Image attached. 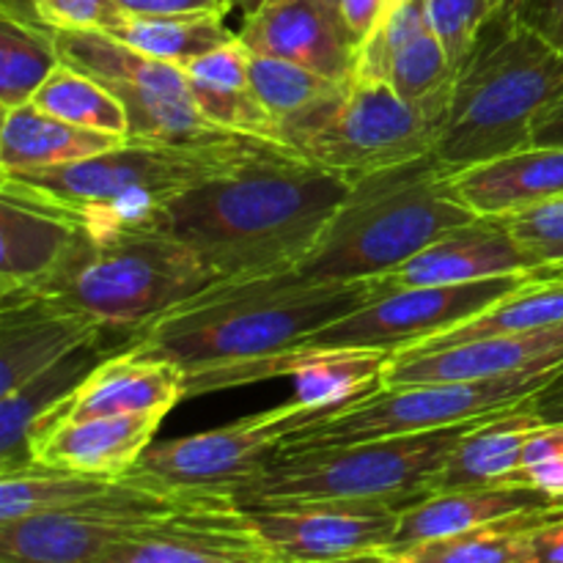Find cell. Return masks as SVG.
Wrapping results in <instances>:
<instances>
[{"instance_id": "cell-31", "label": "cell", "mask_w": 563, "mask_h": 563, "mask_svg": "<svg viewBox=\"0 0 563 563\" xmlns=\"http://www.w3.org/2000/svg\"><path fill=\"white\" fill-rule=\"evenodd\" d=\"M561 511L563 506L531 511V515L489 522V526L454 533V537L388 548L379 553V559L383 563H528L533 531Z\"/></svg>"}, {"instance_id": "cell-19", "label": "cell", "mask_w": 563, "mask_h": 563, "mask_svg": "<svg viewBox=\"0 0 563 563\" xmlns=\"http://www.w3.org/2000/svg\"><path fill=\"white\" fill-rule=\"evenodd\" d=\"M236 36L253 55L289 60L330 80L352 77L355 44L330 0H264Z\"/></svg>"}, {"instance_id": "cell-42", "label": "cell", "mask_w": 563, "mask_h": 563, "mask_svg": "<svg viewBox=\"0 0 563 563\" xmlns=\"http://www.w3.org/2000/svg\"><path fill=\"white\" fill-rule=\"evenodd\" d=\"M124 14L174 16V14H209L225 16L234 9V0H115Z\"/></svg>"}, {"instance_id": "cell-11", "label": "cell", "mask_w": 563, "mask_h": 563, "mask_svg": "<svg viewBox=\"0 0 563 563\" xmlns=\"http://www.w3.org/2000/svg\"><path fill=\"white\" fill-rule=\"evenodd\" d=\"M60 64L102 82L130 119V141L207 143L231 135L198 113L181 66L148 58L104 31H53Z\"/></svg>"}, {"instance_id": "cell-34", "label": "cell", "mask_w": 563, "mask_h": 563, "mask_svg": "<svg viewBox=\"0 0 563 563\" xmlns=\"http://www.w3.org/2000/svg\"><path fill=\"white\" fill-rule=\"evenodd\" d=\"M113 482L115 478L55 471V467L42 465L0 473V522L75 509L108 493Z\"/></svg>"}, {"instance_id": "cell-46", "label": "cell", "mask_w": 563, "mask_h": 563, "mask_svg": "<svg viewBox=\"0 0 563 563\" xmlns=\"http://www.w3.org/2000/svg\"><path fill=\"white\" fill-rule=\"evenodd\" d=\"M533 146H563V99L544 110L533 124Z\"/></svg>"}, {"instance_id": "cell-30", "label": "cell", "mask_w": 563, "mask_h": 563, "mask_svg": "<svg viewBox=\"0 0 563 563\" xmlns=\"http://www.w3.org/2000/svg\"><path fill=\"white\" fill-rule=\"evenodd\" d=\"M75 225L33 203L0 196V295L25 289L58 264Z\"/></svg>"}, {"instance_id": "cell-49", "label": "cell", "mask_w": 563, "mask_h": 563, "mask_svg": "<svg viewBox=\"0 0 563 563\" xmlns=\"http://www.w3.org/2000/svg\"><path fill=\"white\" fill-rule=\"evenodd\" d=\"M264 0H234V9H240L242 14H253V11L258 9V5H262Z\"/></svg>"}, {"instance_id": "cell-5", "label": "cell", "mask_w": 563, "mask_h": 563, "mask_svg": "<svg viewBox=\"0 0 563 563\" xmlns=\"http://www.w3.org/2000/svg\"><path fill=\"white\" fill-rule=\"evenodd\" d=\"M476 220L432 154L350 185L300 273L317 280L385 278L449 231Z\"/></svg>"}, {"instance_id": "cell-50", "label": "cell", "mask_w": 563, "mask_h": 563, "mask_svg": "<svg viewBox=\"0 0 563 563\" xmlns=\"http://www.w3.org/2000/svg\"><path fill=\"white\" fill-rule=\"evenodd\" d=\"M330 563H383V559H379V553H368V555H355V559H341Z\"/></svg>"}, {"instance_id": "cell-43", "label": "cell", "mask_w": 563, "mask_h": 563, "mask_svg": "<svg viewBox=\"0 0 563 563\" xmlns=\"http://www.w3.org/2000/svg\"><path fill=\"white\" fill-rule=\"evenodd\" d=\"M515 16L563 53V0H522Z\"/></svg>"}, {"instance_id": "cell-2", "label": "cell", "mask_w": 563, "mask_h": 563, "mask_svg": "<svg viewBox=\"0 0 563 563\" xmlns=\"http://www.w3.org/2000/svg\"><path fill=\"white\" fill-rule=\"evenodd\" d=\"M383 291L379 278L317 280L300 269L218 280L154 319L130 346L185 374L236 366L306 344Z\"/></svg>"}, {"instance_id": "cell-45", "label": "cell", "mask_w": 563, "mask_h": 563, "mask_svg": "<svg viewBox=\"0 0 563 563\" xmlns=\"http://www.w3.org/2000/svg\"><path fill=\"white\" fill-rule=\"evenodd\" d=\"M528 563H563V511L533 531Z\"/></svg>"}, {"instance_id": "cell-7", "label": "cell", "mask_w": 563, "mask_h": 563, "mask_svg": "<svg viewBox=\"0 0 563 563\" xmlns=\"http://www.w3.org/2000/svg\"><path fill=\"white\" fill-rule=\"evenodd\" d=\"M500 416V412H495ZM478 416L454 427L399 438L363 440L328 449L278 451L251 484L236 493L242 509L311 500H350V504L412 506L427 498L434 473L451 451L478 423Z\"/></svg>"}, {"instance_id": "cell-3", "label": "cell", "mask_w": 563, "mask_h": 563, "mask_svg": "<svg viewBox=\"0 0 563 563\" xmlns=\"http://www.w3.org/2000/svg\"><path fill=\"white\" fill-rule=\"evenodd\" d=\"M267 146L273 141L251 135L207 143L126 141L97 157L3 176L0 196L47 209L93 240H104L152 231L181 192L240 168Z\"/></svg>"}, {"instance_id": "cell-24", "label": "cell", "mask_w": 563, "mask_h": 563, "mask_svg": "<svg viewBox=\"0 0 563 563\" xmlns=\"http://www.w3.org/2000/svg\"><path fill=\"white\" fill-rule=\"evenodd\" d=\"M559 506H563L559 495H548L528 484H495V487L432 493L401 511L394 548L454 537V533L473 531V528L489 526V522L531 515V511L559 509Z\"/></svg>"}, {"instance_id": "cell-4", "label": "cell", "mask_w": 563, "mask_h": 563, "mask_svg": "<svg viewBox=\"0 0 563 563\" xmlns=\"http://www.w3.org/2000/svg\"><path fill=\"white\" fill-rule=\"evenodd\" d=\"M563 99V53L515 14H495L456 69L432 148L445 174L533 146V124Z\"/></svg>"}, {"instance_id": "cell-18", "label": "cell", "mask_w": 563, "mask_h": 563, "mask_svg": "<svg viewBox=\"0 0 563 563\" xmlns=\"http://www.w3.org/2000/svg\"><path fill=\"white\" fill-rule=\"evenodd\" d=\"M563 368V322L531 333L493 335L456 346H410L390 355L385 388L418 383H460L520 372Z\"/></svg>"}, {"instance_id": "cell-25", "label": "cell", "mask_w": 563, "mask_h": 563, "mask_svg": "<svg viewBox=\"0 0 563 563\" xmlns=\"http://www.w3.org/2000/svg\"><path fill=\"white\" fill-rule=\"evenodd\" d=\"M198 113L220 132L278 143L275 124L251 80V49L231 38L223 47L181 66ZM280 146V143H278Z\"/></svg>"}, {"instance_id": "cell-32", "label": "cell", "mask_w": 563, "mask_h": 563, "mask_svg": "<svg viewBox=\"0 0 563 563\" xmlns=\"http://www.w3.org/2000/svg\"><path fill=\"white\" fill-rule=\"evenodd\" d=\"M113 38L124 42L126 47L148 55V58L165 60L174 66H187L190 60L223 47L234 33L225 27L223 16L209 14H174V16H141L121 14L110 27Z\"/></svg>"}, {"instance_id": "cell-6", "label": "cell", "mask_w": 563, "mask_h": 563, "mask_svg": "<svg viewBox=\"0 0 563 563\" xmlns=\"http://www.w3.org/2000/svg\"><path fill=\"white\" fill-rule=\"evenodd\" d=\"M218 280V275L174 236L130 231L93 240L77 229L47 275L5 295L38 297L69 308L102 324L110 335L124 333L132 341L154 319Z\"/></svg>"}, {"instance_id": "cell-44", "label": "cell", "mask_w": 563, "mask_h": 563, "mask_svg": "<svg viewBox=\"0 0 563 563\" xmlns=\"http://www.w3.org/2000/svg\"><path fill=\"white\" fill-rule=\"evenodd\" d=\"M385 9V0H339L341 20H344L346 33H350L355 49L368 38V33L377 25L379 14Z\"/></svg>"}, {"instance_id": "cell-52", "label": "cell", "mask_w": 563, "mask_h": 563, "mask_svg": "<svg viewBox=\"0 0 563 563\" xmlns=\"http://www.w3.org/2000/svg\"><path fill=\"white\" fill-rule=\"evenodd\" d=\"M273 563H302V561H273Z\"/></svg>"}, {"instance_id": "cell-20", "label": "cell", "mask_w": 563, "mask_h": 563, "mask_svg": "<svg viewBox=\"0 0 563 563\" xmlns=\"http://www.w3.org/2000/svg\"><path fill=\"white\" fill-rule=\"evenodd\" d=\"M108 335L102 324L69 308L25 295L0 297V396Z\"/></svg>"}, {"instance_id": "cell-53", "label": "cell", "mask_w": 563, "mask_h": 563, "mask_svg": "<svg viewBox=\"0 0 563 563\" xmlns=\"http://www.w3.org/2000/svg\"><path fill=\"white\" fill-rule=\"evenodd\" d=\"M330 3H333V5H339V0H330Z\"/></svg>"}, {"instance_id": "cell-13", "label": "cell", "mask_w": 563, "mask_h": 563, "mask_svg": "<svg viewBox=\"0 0 563 563\" xmlns=\"http://www.w3.org/2000/svg\"><path fill=\"white\" fill-rule=\"evenodd\" d=\"M528 280H531V273L473 280V284L410 286V289L383 291L372 302L352 311L350 317L319 330L306 344L366 346V350L388 352L410 350L478 317L506 295L526 286Z\"/></svg>"}, {"instance_id": "cell-21", "label": "cell", "mask_w": 563, "mask_h": 563, "mask_svg": "<svg viewBox=\"0 0 563 563\" xmlns=\"http://www.w3.org/2000/svg\"><path fill=\"white\" fill-rule=\"evenodd\" d=\"M537 269L533 258L511 231L506 218H476L460 229L449 231L421 253L385 275L383 286L410 289V286L473 284V280L528 275Z\"/></svg>"}, {"instance_id": "cell-12", "label": "cell", "mask_w": 563, "mask_h": 563, "mask_svg": "<svg viewBox=\"0 0 563 563\" xmlns=\"http://www.w3.org/2000/svg\"><path fill=\"white\" fill-rule=\"evenodd\" d=\"M438 119L412 108L383 77H350L344 102L302 143L300 157L355 181L432 154Z\"/></svg>"}, {"instance_id": "cell-51", "label": "cell", "mask_w": 563, "mask_h": 563, "mask_svg": "<svg viewBox=\"0 0 563 563\" xmlns=\"http://www.w3.org/2000/svg\"><path fill=\"white\" fill-rule=\"evenodd\" d=\"M495 3H498L500 14H517V9H520L522 0H495Z\"/></svg>"}, {"instance_id": "cell-29", "label": "cell", "mask_w": 563, "mask_h": 563, "mask_svg": "<svg viewBox=\"0 0 563 563\" xmlns=\"http://www.w3.org/2000/svg\"><path fill=\"white\" fill-rule=\"evenodd\" d=\"M108 355H113L108 341L86 344L22 388L0 396V473L33 465L31 432L38 418L60 405Z\"/></svg>"}, {"instance_id": "cell-15", "label": "cell", "mask_w": 563, "mask_h": 563, "mask_svg": "<svg viewBox=\"0 0 563 563\" xmlns=\"http://www.w3.org/2000/svg\"><path fill=\"white\" fill-rule=\"evenodd\" d=\"M245 511L280 561L330 563L394 548L405 506L311 500Z\"/></svg>"}, {"instance_id": "cell-9", "label": "cell", "mask_w": 563, "mask_h": 563, "mask_svg": "<svg viewBox=\"0 0 563 563\" xmlns=\"http://www.w3.org/2000/svg\"><path fill=\"white\" fill-rule=\"evenodd\" d=\"M220 498L225 495L176 493L121 476L108 493L75 509L0 522V563H102L143 528Z\"/></svg>"}, {"instance_id": "cell-41", "label": "cell", "mask_w": 563, "mask_h": 563, "mask_svg": "<svg viewBox=\"0 0 563 563\" xmlns=\"http://www.w3.org/2000/svg\"><path fill=\"white\" fill-rule=\"evenodd\" d=\"M517 484L563 498V421H544L528 438Z\"/></svg>"}, {"instance_id": "cell-1", "label": "cell", "mask_w": 563, "mask_h": 563, "mask_svg": "<svg viewBox=\"0 0 563 563\" xmlns=\"http://www.w3.org/2000/svg\"><path fill=\"white\" fill-rule=\"evenodd\" d=\"M350 192L344 176L289 148H264L181 192L152 231L190 247L220 280L300 269Z\"/></svg>"}, {"instance_id": "cell-38", "label": "cell", "mask_w": 563, "mask_h": 563, "mask_svg": "<svg viewBox=\"0 0 563 563\" xmlns=\"http://www.w3.org/2000/svg\"><path fill=\"white\" fill-rule=\"evenodd\" d=\"M124 11L115 0H0V16L38 31H110Z\"/></svg>"}, {"instance_id": "cell-10", "label": "cell", "mask_w": 563, "mask_h": 563, "mask_svg": "<svg viewBox=\"0 0 563 563\" xmlns=\"http://www.w3.org/2000/svg\"><path fill=\"white\" fill-rule=\"evenodd\" d=\"M330 412L291 399L267 412L236 418L212 432L152 443L126 476L176 493L234 498L273 462L286 438Z\"/></svg>"}, {"instance_id": "cell-37", "label": "cell", "mask_w": 563, "mask_h": 563, "mask_svg": "<svg viewBox=\"0 0 563 563\" xmlns=\"http://www.w3.org/2000/svg\"><path fill=\"white\" fill-rule=\"evenodd\" d=\"M432 31L429 16V0H385L377 25L368 33L366 42L355 49V66L352 75L357 77H383L388 80V64L405 44L418 38L421 33Z\"/></svg>"}, {"instance_id": "cell-8", "label": "cell", "mask_w": 563, "mask_h": 563, "mask_svg": "<svg viewBox=\"0 0 563 563\" xmlns=\"http://www.w3.org/2000/svg\"><path fill=\"white\" fill-rule=\"evenodd\" d=\"M563 368L520 372L489 379H460V383H418L383 388L311 427L300 429L278 451L328 449L363 440L399 438V434L429 432L454 427L478 416H495L522 405Z\"/></svg>"}, {"instance_id": "cell-26", "label": "cell", "mask_w": 563, "mask_h": 563, "mask_svg": "<svg viewBox=\"0 0 563 563\" xmlns=\"http://www.w3.org/2000/svg\"><path fill=\"white\" fill-rule=\"evenodd\" d=\"M531 399L471 429L456 443L443 467L434 473L429 495L449 493V489L517 484L522 449H526L528 438L544 423V418L531 407Z\"/></svg>"}, {"instance_id": "cell-22", "label": "cell", "mask_w": 563, "mask_h": 563, "mask_svg": "<svg viewBox=\"0 0 563 563\" xmlns=\"http://www.w3.org/2000/svg\"><path fill=\"white\" fill-rule=\"evenodd\" d=\"M159 423H163V416H154V412L47 423V427L33 429L31 434L33 465L86 473V476L121 478L154 443Z\"/></svg>"}, {"instance_id": "cell-27", "label": "cell", "mask_w": 563, "mask_h": 563, "mask_svg": "<svg viewBox=\"0 0 563 563\" xmlns=\"http://www.w3.org/2000/svg\"><path fill=\"white\" fill-rule=\"evenodd\" d=\"M251 80L275 124L278 143L300 154L302 143L335 113L350 80H330L289 60L251 53Z\"/></svg>"}, {"instance_id": "cell-48", "label": "cell", "mask_w": 563, "mask_h": 563, "mask_svg": "<svg viewBox=\"0 0 563 563\" xmlns=\"http://www.w3.org/2000/svg\"><path fill=\"white\" fill-rule=\"evenodd\" d=\"M533 275H539V278H563V262L561 264H550V267L533 269Z\"/></svg>"}, {"instance_id": "cell-14", "label": "cell", "mask_w": 563, "mask_h": 563, "mask_svg": "<svg viewBox=\"0 0 563 563\" xmlns=\"http://www.w3.org/2000/svg\"><path fill=\"white\" fill-rule=\"evenodd\" d=\"M390 355L394 352L366 350V346L300 344L295 350L275 352L269 357H256L236 366L187 374V396L291 377L295 399L333 416L385 388V368Z\"/></svg>"}, {"instance_id": "cell-39", "label": "cell", "mask_w": 563, "mask_h": 563, "mask_svg": "<svg viewBox=\"0 0 563 563\" xmlns=\"http://www.w3.org/2000/svg\"><path fill=\"white\" fill-rule=\"evenodd\" d=\"M495 14H500L495 0H429L432 27L456 69L476 47L478 36Z\"/></svg>"}, {"instance_id": "cell-17", "label": "cell", "mask_w": 563, "mask_h": 563, "mask_svg": "<svg viewBox=\"0 0 563 563\" xmlns=\"http://www.w3.org/2000/svg\"><path fill=\"white\" fill-rule=\"evenodd\" d=\"M181 399H187V374L179 363L124 346L115 355L104 357L60 405L44 412L33 429L60 421L143 412L165 418Z\"/></svg>"}, {"instance_id": "cell-33", "label": "cell", "mask_w": 563, "mask_h": 563, "mask_svg": "<svg viewBox=\"0 0 563 563\" xmlns=\"http://www.w3.org/2000/svg\"><path fill=\"white\" fill-rule=\"evenodd\" d=\"M559 322H563V278H539L531 273V280L526 286L506 295L487 311L416 346H429V350L456 346L467 344V341L493 339V335L531 333V330H542Z\"/></svg>"}, {"instance_id": "cell-47", "label": "cell", "mask_w": 563, "mask_h": 563, "mask_svg": "<svg viewBox=\"0 0 563 563\" xmlns=\"http://www.w3.org/2000/svg\"><path fill=\"white\" fill-rule=\"evenodd\" d=\"M531 407L544 421H563V372L533 396Z\"/></svg>"}, {"instance_id": "cell-36", "label": "cell", "mask_w": 563, "mask_h": 563, "mask_svg": "<svg viewBox=\"0 0 563 563\" xmlns=\"http://www.w3.org/2000/svg\"><path fill=\"white\" fill-rule=\"evenodd\" d=\"M38 110L86 130L108 132L130 141V119L119 99L93 77L60 64L33 97Z\"/></svg>"}, {"instance_id": "cell-23", "label": "cell", "mask_w": 563, "mask_h": 563, "mask_svg": "<svg viewBox=\"0 0 563 563\" xmlns=\"http://www.w3.org/2000/svg\"><path fill=\"white\" fill-rule=\"evenodd\" d=\"M476 218H511L563 198V146H526L451 174Z\"/></svg>"}, {"instance_id": "cell-40", "label": "cell", "mask_w": 563, "mask_h": 563, "mask_svg": "<svg viewBox=\"0 0 563 563\" xmlns=\"http://www.w3.org/2000/svg\"><path fill=\"white\" fill-rule=\"evenodd\" d=\"M506 220L537 269L563 262V198L539 203Z\"/></svg>"}, {"instance_id": "cell-16", "label": "cell", "mask_w": 563, "mask_h": 563, "mask_svg": "<svg viewBox=\"0 0 563 563\" xmlns=\"http://www.w3.org/2000/svg\"><path fill=\"white\" fill-rule=\"evenodd\" d=\"M280 561L234 498L192 506L143 528L102 563H273Z\"/></svg>"}, {"instance_id": "cell-28", "label": "cell", "mask_w": 563, "mask_h": 563, "mask_svg": "<svg viewBox=\"0 0 563 563\" xmlns=\"http://www.w3.org/2000/svg\"><path fill=\"white\" fill-rule=\"evenodd\" d=\"M121 143H126V137L75 126L27 102L3 113L0 168H3V176L55 168V165L97 157L110 148H119Z\"/></svg>"}, {"instance_id": "cell-35", "label": "cell", "mask_w": 563, "mask_h": 563, "mask_svg": "<svg viewBox=\"0 0 563 563\" xmlns=\"http://www.w3.org/2000/svg\"><path fill=\"white\" fill-rule=\"evenodd\" d=\"M60 66L49 31L0 16V108L14 110L33 102L38 88Z\"/></svg>"}]
</instances>
